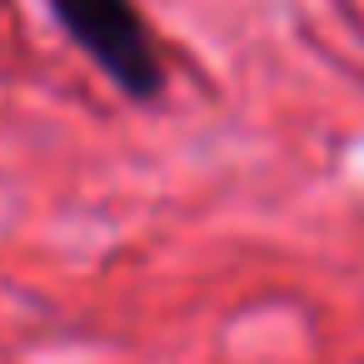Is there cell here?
Masks as SVG:
<instances>
[{
    "mask_svg": "<svg viewBox=\"0 0 364 364\" xmlns=\"http://www.w3.org/2000/svg\"><path fill=\"white\" fill-rule=\"evenodd\" d=\"M50 16L125 100L150 105L165 95V65L135 0H50Z\"/></svg>",
    "mask_w": 364,
    "mask_h": 364,
    "instance_id": "obj_1",
    "label": "cell"
}]
</instances>
